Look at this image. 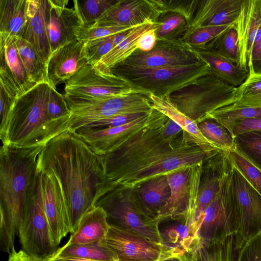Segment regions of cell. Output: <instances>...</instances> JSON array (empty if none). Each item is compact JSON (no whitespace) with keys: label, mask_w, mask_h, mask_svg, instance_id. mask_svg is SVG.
Here are the masks:
<instances>
[{"label":"cell","mask_w":261,"mask_h":261,"mask_svg":"<svg viewBox=\"0 0 261 261\" xmlns=\"http://www.w3.org/2000/svg\"><path fill=\"white\" fill-rule=\"evenodd\" d=\"M163 125L146 128L112 151L99 155L109 192L134 189L154 177L204 163L215 154L208 155L183 136L177 143L165 141L160 134Z\"/></svg>","instance_id":"6da1fadb"},{"label":"cell","mask_w":261,"mask_h":261,"mask_svg":"<svg viewBox=\"0 0 261 261\" xmlns=\"http://www.w3.org/2000/svg\"><path fill=\"white\" fill-rule=\"evenodd\" d=\"M38 168L52 172L60 181L71 233L76 230L82 217L109 191L100 156L69 129L46 144L39 156Z\"/></svg>","instance_id":"7a4b0ae2"},{"label":"cell","mask_w":261,"mask_h":261,"mask_svg":"<svg viewBox=\"0 0 261 261\" xmlns=\"http://www.w3.org/2000/svg\"><path fill=\"white\" fill-rule=\"evenodd\" d=\"M44 146L0 148V244L9 254L15 251V236L36 188Z\"/></svg>","instance_id":"3957f363"},{"label":"cell","mask_w":261,"mask_h":261,"mask_svg":"<svg viewBox=\"0 0 261 261\" xmlns=\"http://www.w3.org/2000/svg\"><path fill=\"white\" fill-rule=\"evenodd\" d=\"M51 88L47 83L38 84L15 99L3 145L20 147L45 145L68 129L48 115L47 103Z\"/></svg>","instance_id":"277c9868"},{"label":"cell","mask_w":261,"mask_h":261,"mask_svg":"<svg viewBox=\"0 0 261 261\" xmlns=\"http://www.w3.org/2000/svg\"><path fill=\"white\" fill-rule=\"evenodd\" d=\"M236 95V87L210 71L169 96L181 112L198 124L214 111L234 103Z\"/></svg>","instance_id":"5b68a950"},{"label":"cell","mask_w":261,"mask_h":261,"mask_svg":"<svg viewBox=\"0 0 261 261\" xmlns=\"http://www.w3.org/2000/svg\"><path fill=\"white\" fill-rule=\"evenodd\" d=\"M202 61V60H201ZM210 71L204 62L184 66L139 69L119 65L110 72L124 80L129 86L148 96H169Z\"/></svg>","instance_id":"8992f818"},{"label":"cell","mask_w":261,"mask_h":261,"mask_svg":"<svg viewBox=\"0 0 261 261\" xmlns=\"http://www.w3.org/2000/svg\"><path fill=\"white\" fill-rule=\"evenodd\" d=\"M96 206L102 207L108 219L160 245L163 239L159 222L145 210L135 189L113 190L102 196Z\"/></svg>","instance_id":"52a82bcc"},{"label":"cell","mask_w":261,"mask_h":261,"mask_svg":"<svg viewBox=\"0 0 261 261\" xmlns=\"http://www.w3.org/2000/svg\"><path fill=\"white\" fill-rule=\"evenodd\" d=\"M65 98L71 112L69 129L72 132L99 119L126 114L149 113L153 109L148 95L141 91L96 100Z\"/></svg>","instance_id":"ba28073f"},{"label":"cell","mask_w":261,"mask_h":261,"mask_svg":"<svg viewBox=\"0 0 261 261\" xmlns=\"http://www.w3.org/2000/svg\"><path fill=\"white\" fill-rule=\"evenodd\" d=\"M230 167L223 178L219 192L206 207L198 237L204 244H211L234 236L239 219L234 199Z\"/></svg>","instance_id":"9c48e42d"},{"label":"cell","mask_w":261,"mask_h":261,"mask_svg":"<svg viewBox=\"0 0 261 261\" xmlns=\"http://www.w3.org/2000/svg\"><path fill=\"white\" fill-rule=\"evenodd\" d=\"M18 235L22 250L37 261H46L58 249L53 241L44 208L40 170L34 192L20 223Z\"/></svg>","instance_id":"30bf717a"},{"label":"cell","mask_w":261,"mask_h":261,"mask_svg":"<svg viewBox=\"0 0 261 261\" xmlns=\"http://www.w3.org/2000/svg\"><path fill=\"white\" fill-rule=\"evenodd\" d=\"M65 98L73 100H96L139 91L124 80L97 69L87 63L65 82Z\"/></svg>","instance_id":"8fae6325"},{"label":"cell","mask_w":261,"mask_h":261,"mask_svg":"<svg viewBox=\"0 0 261 261\" xmlns=\"http://www.w3.org/2000/svg\"><path fill=\"white\" fill-rule=\"evenodd\" d=\"M231 161L232 188L239 219L234 238L236 248L239 250L261 232V196Z\"/></svg>","instance_id":"7c38bea8"},{"label":"cell","mask_w":261,"mask_h":261,"mask_svg":"<svg viewBox=\"0 0 261 261\" xmlns=\"http://www.w3.org/2000/svg\"><path fill=\"white\" fill-rule=\"evenodd\" d=\"M168 117L153 108L143 116L124 125L101 129L79 128L74 132L97 154H107L143 129L163 125Z\"/></svg>","instance_id":"4fadbf2b"},{"label":"cell","mask_w":261,"mask_h":261,"mask_svg":"<svg viewBox=\"0 0 261 261\" xmlns=\"http://www.w3.org/2000/svg\"><path fill=\"white\" fill-rule=\"evenodd\" d=\"M106 243L117 261H161L165 250L163 243L158 244L135 231L113 224H110Z\"/></svg>","instance_id":"5bb4252c"},{"label":"cell","mask_w":261,"mask_h":261,"mask_svg":"<svg viewBox=\"0 0 261 261\" xmlns=\"http://www.w3.org/2000/svg\"><path fill=\"white\" fill-rule=\"evenodd\" d=\"M201 61L184 43L157 40L150 51L137 49L118 65L134 68L153 69L193 65Z\"/></svg>","instance_id":"9a60e30c"},{"label":"cell","mask_w":261,"mask_h":261,"mask_svg":"<svg viewBox=\"0 0 261 261\" xmlns=\"http://www.w3.org/2000/svg\"><path fill=\"white\" fill-rule=\"evenodd\" d=\"M199 185L193 222L190 230L193 238L198 237V231L207 206L219 192L222 181L230 167L231 160L229 151L220 150L206 161Z\"/></svg>","instance_id":"2e32d148"},{"label":"cell","mask_w":261,"mask_h":261,"mask_svg":"<svg viewBox=\"0 0 261 261\" xmlns=\"http://www.w3.org/2000/svg\"><path fill=\"white\" fill-rule=\"evenodd\" d=\"M40 171L44 208L53 241L58 247L62 239L70 232L68 213L59 179L51 171Z\"/></svg>","instance_id":"e0dca14e"},{"label":"cell","mask_w":261,"mask_h":261,"mask_svg":"<svg viewBox=\"0 0 261 261\" xmlns=\"http://www.w3.org/2000/svg\"><path fill=\"white\" fill-rule=\"evenodd\" d=\"M15 38L0 35V86L16 99L37 84L31 82L28 75Z\"/></svg>","instance_id":"ac0fdd59"},{"label":"cell","mask_w":261,"mask_h":261,"mask_svg":"<svg viewBox=\"0 0 261 261\" xmlns=\"http://www.w3.org/2000/svg\"><path fill=\"white\" fill-rule=\"evenodd\" d=\"M68 2V0H47L46 24L51 54L76 40L82 27L74 8L67 7Z\"/></svg>","instance_id":"d6986e66"},{"label":"cell","mask_w":261,"mask_h":261,"mask_svg":"<svg viewBox=\"0 0 261 261\" xmlns=\"http://www.w3.org/2000/svg\"><path fill=\"white\" fill-rule=\"evenodd\" d=\"M159 14L153 0H118L93 26L135 27L154 22Z\"/></svg>","instance_id":"ffe728a7"},{"label":"cell","mask_w":261,"mask_h":261,"mask_svg":"<svg viewBox=\"0 0 261 261\" xmlns=\"http://www.w3.org/2000/svg\"><path fill=\"white\" fill-rule=\"evenodd\" d=\"M233 26L238 33L239 66L248 70L253 47L261 37V0H243Z\"/></svg>","instance_id":"44dd1931"},{"label":"cell","mask_w":261,"mask_h":261,"mask_svg":"<svg viewBox=\"0 0 261 261\" xmlns=\"http://www.w3.org/2000/svg\"><path fill=\"white\" fill-rule=\"evenodd\" d=\"M243 2L193 0L188 32L200 27L233 23L239 15Z\"/></svg>","instance_id":"7402d4cb"},{"label":"cell","mask_w":261,"mask_h":261,"mask_svg":"<svg viewBox=\"0 0 261 261\" xmlns=\"http://www.w3.org/2000/svg\"><path fill=\"white\" fill-rule=\"evenodd\" d=\"M88 63L83 44L75 40L61 46L52 53L47 62V76L50 85L66 82Z\"/></svg>","instance_id":"603a6c76"},{"label":"cell","mask_w":261,"mask_h":261,"mask_svg":"<svg viewBox=\"0 0 261 261\" xmlns=\"http://www.w3.org/2000/svg\"><path fill=\"white\" fill-rule=\"evenodd\" d=\"M190 166L166 174L171 195L155 218L159 223L168 219L182 220L186 216L190 196Z\"/></svg>","instance_id":"cb8c5ba5"},{"label":"cell","mask_w":261,"mask_h":261,"mask_svg":"<svg viewBox=\"0 0 261 261\" xmlns=\"http://www.w3.org/2000/svg\"><path fill=\"white\" fill-rule=\"evenodd\" d=\"M47 0H28L25 23L20 38L29 43L44 62L51 55L46 30Z\"/></svg>","instance_id":"d4e9b609"},{"label":"cell","mask_w":261,"mask_h":261,"mask_svg":"<svg viewBox=\"0 0 261 261\" xmlns=\"http://www.w3.org/2000/svg\"><path fill=\"white\" fill-rule=\"evenodd\" d=\"M148 97L153 109L181 127L182 135L189 142L195 144L210 155L222 150L203 136L197 124L181 112L171 101L169 96L159 97L150 94Z\"/></svg>","instance_id":"484cf974"},{"label":"cell","mask_w":261,"mask_h":261,"mask_svg":"<svg viewBox=\"0 0 261 261\" xmlns=\"http://www.w3.org/2000/svg\"><path fill=\"white\" fill-rule=\"evenodd\" d=\"M109 227L106 212L102 207L95 206L82 217L67 244H85L105 241Z\"/></svg>","instance_id":"4316f807"},{"label":"cell","mask_w":261,"mask_h":261,"mask_svg":"<svg viewBox=\"0 0 261 261\" xmlns=\"http://www.w3.org/2000/svg\"><path fill=\"white\" fill-rule=\"evenodd\" d=\"M190 49L208 65L213 74L231 86L239 87L249 76V70L241 67L212 50Z\"/></svg>","instance_id":"83f0119b"},{"label":"cell","mask_w":261,"mask_h":261,"mask_svg":"<svg viewBox=\"0 0 261 261\" xmlns=\"http://www.w3.org/2000/svg\"><path fill=\"white\" fill-rule=\"evenodd\" d=\"M237 254L234 236H231L211 244L205 245L200 241L192 244L175 258L179 261H236Z\"/></svg>","instance_id":"f1b7e54d"},{"label":"cell","mask_w":261,"mask_h":261,"mask_svg":"<svg viewBox=\"0 0 261 261\" xmlns=\"http://www.w3.org/2000/svg\"><path fill=\"white\" fill-rule=\"evenodd\" d=\"M134 189L145 210L155 219L171 195L166 174L154 177Z\"/></svg>","instance_id":"f546056e"},{"label":"cell","mask_w":261,"mask_h":261,"mask_svg":"<svg viewBox=\"0 0 261 261\" xmlns=\"http://www.w3.org/2000/svg\"><path fill=\"white\" fill-rule=\"evenodd\" d=\"M154 22L147 21L132 29L126 38L105 55L95 67L105 73H110L113 67L122 63L137 49V42L141 35L153 27Z\"/></svg>","instance_id":"4dcf8cb0"},{"label":"cell","mask_w":261,"mask_h":261,"mask_svg":"<svg viewBox=\"0 0 261 261\" xmlns=\"http://www.w3.org/2000/svg\"><path fill=\"white\" fill-rule=\"evenodd\" d=\"M28 0H0V35L21 38Z\"/></svg>","instance_id":"1f68e13d"},{"label":"cell","mask_w":261,"mask_h":261,"mask_svg":"<svg viewBox=\"0 0 261 261\" xmlns=\"http://www.w3.org/2000/svg\"><path fill=\"white\" fill-rule=\"evenodd\" d=\"M157 40L183 43L189 22L182 14L174 11L160 13L154 21Z\"/></svg>","instance_id":"d6a6232c"},{"label":"cell","mask_w":261,"mask_h":261,"mask_svg":"<svg viewBox=\"0 0 261 261\" xmlns=\"http://www.w3.org/2000/svg\"><path fill=\"white\" fill-rule=\"evenodd\" d=\"M54 256L82 258L91 261H117L116 255L107 246L106 240L85 244H66Z\"/></svg>","instance_id":"836d02e7"},{"label":"cell","mask_w":261,"mask_h":261,"mask_svg":"<svg viewBox=\"0 0 261 261\" xmlns=\"http://www.w3.org/2000/svg\"><path fill=\"white\" fill-rule=\"evenodd\" d=\"M15 43L31 82L35 84L49 83L47 63L43 61L35 48L28 42L20 38H15Z\"/></svg>","instance_id":"e575fe53"},{"label":"cell","mask_w":261,"mask_h":261,"mask_svg":"<svg viewBox=\"0 0 261 261\" xmlns=\"http://www.w3.org/2000/svg\"><path fill=\"white\" fill-rule=\"evenodd\" d=\"M206 119H212L220 123L233 136V126L238 121L261 119V108L244 107L233 103L214 111L206 116L202 121Z\"/></svg>","instance_id":"d590c367"},{"label":"cell","mask_w":261,"mask_h":261,"mask_svg":"<svg viewBox=\"0 0 261 261\" xmlns=\"http://www.w3.org/2000/svg\"><path fill=\"white\" fill-rule=\"evenodd\" d=\"M197 125L203 136L221 150L229 152L237 149L233 136L216 121L206 119Z\"/></svg>","instance_id":"8d00e7d4"},{"label":"cell","mask_w":261,"mask_h":261,"mask_svg":"<svg viewBox=\"0 0 261 261\" xmlns=\"http://www.w3.org/2000/svg\"><path fill=\"white\" fill-rule=\"evenodd\" d=\"M118 0L73 1L76 11L82 27L94 25L99 18Z\"/></svg>","instance_id":"74e56055"},{"label":"cell","mask_w":261,"mask_h":261,"mask_svg":"<svg viewBox=\"0 0 261 261\" xmlns=\"http://www.w3.org/2000/svg\"><path fill=\"white\" fill-rule=\"evenodd\" d=\"M203 49L212 50L239 66L238 37L233 24Z\"/></svg>","instance_id":"f35d334b"},{"label":"cell","mask_w":261,"mask_h":261,"mask_svg":"<svg viewBox=\"0 0 261 261\" xmlns=\"http://www.w3.org/2000/svg\"><path fill=\"white\" fill-rule=\"evenodd\" d=\"M236 105L261 108V73H249L248 77L237 88Z\"/></svg>","instance_id":"ab89813d"},{"label":"cell","mask_w":261,"mask_h":261,"mask_svg":"<svg viewBox=\"0 0 261 261\" xmlns=\"http://www.w3.org/2000/svg\"><path fill=\"white\" fill-rule=\"evenodd\" d=\"M237 149L261 171V130H251L234 137Z\"/></svg>","instance_id":"60d3db41"},{"label":"cell","mask_w":261,"mask_h":261,"mask_svg":"<svg viewBox=\"0 0 261 261\" xmlns=\"http://www.w3.org/2000/svg\"><path fill=\"white\" fill-rule=\"evenodd\" d=\"M233 24V23L198 27L189 31L185 36L182 42L190 48L204 49Z\"/></svg>","instance_id":"b9f144b4"},{"label":"cell","mask_w":261,"mask_h":261,"mask_svg":"<svg viewBox=\"0 0 261 261\" xmlns=\"http://www.w3.org/2000/svg\"><path fill=\"white\" fill-rule=\"evenodd\" d=\"M47 109L48 115L52 120L66 125L69 129L70 110L64 95L52 87L48 96Z\"/></svg>","instance_id":"7bdbcfd3"},{"label":"cell","mask_w":261,"mask_h":261,"mask_svg":"<svg viewBox=\"0 0 261 261\" xmlns=\"http://www.w3.org/2000/svg\"><path fill=\"white\" fill-rule=\"evenodd\" d=\"M229 154L238 170L261 196V171L237 149Z\"/></svg>","instance_id":"ee69618b"},{"label":"cell","mask_w":261,"mask_h":261,"mask_svg":"<svg viewBox=\"0 0 261 261\" xmlns=\"http://www.w3.org/2000/svg\"><path fill=\"white\" fill-rule=\"evenodd\" d=\"M115 35L89 40L83 43L84 53L88 63L96 64L114 47Z\"/></svg>","instance_id":"f6af8a7d"},{"label":"cell","mask_w":261,"mask_h":261,"mask_svg":"<svg viewBox=\"0 0 261 261\" xmlns=\"http://www.w3.org/2000/svg\"><path fill=\"white\" fill-rule=\"evenodd\" d=\"M134 28L135 27L121 26L81 27L77 32L76 38L83 44L89 40L110 36L129 30Z\"/></svg>","instance_id":"bcb514c9"},{"label":"cell","mask_w":261,"mask_h":261,"mask_svg":"<svg viewBox=\"0 0 261 261\" xmlns=\"http://www.w3.org/2000/svg\"><path fill=\"white\" fill-rule=\"evenodd\" d=\"M146 113H132L117 115L91 122L85 124L80 128L101 129L120 126L126 124L143 116Z\"/></svg>","instance_id":"7dc6e473"},{"label":"cell","mask_w":261,"mask_h":261,"mask_svg":"<svg viewBox=\"0 0 261 261\" xmlns=\"http://www.w3.org/2000/svg\"><path fill=\"white\" fill-rule=\"evenodd\" d=\"M236 261H261V232L238 250Z\"/></svg>","instance_id":"c3c4849f"},{"label":"cell","mask_w":261,"mask_h":261,"mask_svg":"<svg viewBox=\"0 0 261 261\" xmlns=\"http://www.w3.org/2000/svg\"><path fill=\"white\" fill-rule=\"evenodd\" d=\"M0 87V139L3 144L6 140L9 116L16 99L10 96L3 87Z\"/></svg>","instance_id":"681fc988"},{"label":"cell","mask_w":261,"mask_h":261,"mask_svg":"<svg viewBox=\"0 0 261 261\" xmlns=\"http://www.w3.org/2000/svg\"><path fill=\"white\" fill-rule=\"evenodd\" d=\"M261 130V119H242L236 122L233 126L232 134L234 137L240 133Z\"/></svg>","instance_id":"f907efd6"},{"label":"cell","mask_w":261,"mask_h":261,"mask_svg":"<svg viewBox=\"0 0 261 261\" xmlns=\"http://www.w3.org/2000/svg\"><path fill=\"white\" fill-rule=\"evenodd\" d=\"M157 42L155 28L153 27L144 33L137 42V49L147 52L152 50Z\"/></svg>","instance_id":"816d5d0a"},{"label":"cell","mask_w":261,"mask_h":261,"mask_svg":"<svg viewBox=\"0 0 261 261\" xmlns=\"http://www.w3.org/2000/svg\"><path fill=\"white\" fill-rule=\"evenodd\" d=\"M181 127L172 119L168 118L161 127V136L163 140L167 142H172L180 132Z\"/></svg>","instance_id":"f5cc1de1"},{"label":"cell","mask_w":261,"mask_h":261,"mask_svg":"<svg viewBox=\"0 0 261 261\" xmlns=\"http://www.w3.org/2000/svg\"><path fill=\"white\" fill-rule=\"evenodd\" d=\"M248 70L249 73H261V37L253 47Z\"/></svg>","instance_id":"db71d44e"},{"label":"cell","mask_w":261,"mask_h":261,"mask_svg":"<svg viewBox=\"0 0 261 261\" xmlns=\"http://www.w3.org/2000/svg\"><path fill=\"white\" fill-rule=\"evenodd\" d=\"M7 261H37L22 249L16 250L9 254Z\"/></svg>","instance_id":"11a10c76"},{"label":"cell","mask_w":261,"mask_h":261,"mask_svg":"<svg viewBox=\"0 0 261 261\" xmlns=\"http://www.w3.org/2000/svg\"><path fill=\"white\" fill-rule=\"evenodd\" d=\"M46 261H91L89 260L70 257H60L53 255Z\"/></svg>","instance_id":"9f6ffc18"},{"label":"cell","mask_w":261,"mask_h":261,"mask_svg":"<svg viewBox=\"0 0 261 261\" xmlns=\"http://www.w3.org/2000/svg\"><path fill=\"white\" fill-rule=\"evenodd\" d=\"M131 30L132 29L120 33H118V34H115V37H114V47H115V46L118 45L122 40H123L126 38V37L128 35V34H129V33Z\"/></svg>","instance_id":"6f0895ef"},{"label":"cell","mask_w":261,"mask_h":261,"mask_svg":"<svg viewBox=\"0 0 261 261\" xmlns=\"http://www.w3.org/2000/svg\"><path fill=\"white\" fill-rule=\"evenodd\" d=\"M163 261H179V260L175 257H170V258L166 259Z\"/></svg>","instance_id":"680465c9"}]
</instances>
